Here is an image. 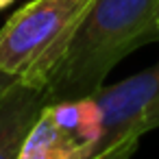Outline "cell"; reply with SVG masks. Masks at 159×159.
<instances>
[{
    "label": "cell",
    "instance_id": "9c48e42d",
    "mask_svg": "<svg viewBox=\"0 0 159 159\" xmlns=\"http://www.w3.org/2000/svg\"><path fill=\"white\" fill-rule=\"evenodd\" d=\"M11 2H13V0H0V9H5V7L11 5Z\"/></svg>",
    "mask_w": 159,
    "mask_h": 159
},
{
    "label": "cell",
    "instance_id": "277c9868",
    "mask_svg": "<svg viewBox=\"0 0 159 159\" xmlns=\"http://www.w3.org/2000/svg\"><path fill=\"white\" fill-rule=\"evenodd\" d=\"M48 102L46 85L16 79L0 92V159H18L22 144Z\"/></svg>",
    "mask_w": 159,
    "mask_h": 159
},
{
    "label": "cell",
    "instance_id": "8992f818",
    "mask_svg": "<svg viewBox=\"0 0 159 159\" xmlns=\"http://www.w3.org/2000/svg\"><path fill=\"white\" fill-rule=\"evenodd\" d=\"M50 120L85 144L92 155H96L98 139L102 133V116L94 98H76V100H59L44 107Z\"/></svg>",
    "mask_w": 159,
    "mask_h": 159
},
{
    "label": "cell",
    "instance_id": "ba28073f",
    "mask_svg": "<svg viewBox=\"0 0 159 159\" xmlns=\"http://www.w3.org/2000/svg\"><path fill=\"white\" fill-rule=\"evenodd\" d=\"M13 81H16V76H11V74H5V72H0V92H2L5 87H9Z\"/></svg>",
    "mask_w": 159,
    "mask_h": 159
},
{
    "label": "cell",
    "instance_id": "6da1fadb",
    "mask_svg": "<svg viewBox=\"0 0 159 159\" xmlns=\"http://www.w3.org/2000/svg\"><path fill=\"white\" fill-rule=\"evenodd\" d=\"M159 0H94L46 81L48 102L96 96L107 74L139 46L159 39Z\"/></svg>",
    "mask_w": 159,
    "mask_h": 159
},
{
    "label": "cell",
    "instance_id": "52a82bcc",
    "mask_svg": "<svg viewBox=\"0 0 159 159\" xmlns=\"http://www.w3.org/2000/svg\"><path fill=\"white\" fill-rule=\"evenodd\" d=\"M137 144H139V137H137V135H129V137L116 142L113 146H109V148L96 152V155L89 157V159H131V155L137 150Z\"/></svg>",
    "mask_w": 159,
    "mask_h": 159
},
{
    "label": "cell",
    "instance_id": "30bf717a",
    "mask_svg": "<svg viewBox=\"0 0 159 159\" xmlns=\"http://www.w3.org/2000/svg\"><path fill=\"white\" fill-rule=\"evenodd\" d=\"M157 24H159V22H157Z\"/></svg>",
    "mask_w": 159,
    "mask_h": 159
},
{
    "label": "cell",
    "instance_id": "7a4b0ae2",
    "mask_svg": "<svg viewBox=\"0 0 159 159\" xmlns=\"http://www.w3.org/2000/svg\"><path fill=\"white\" fill-rule=\"evenodd\" d=\"M94 0H33L0 31V72L46 85Z\"/></svg>",
    "mask_w": 159,
    "mask_h": 159
},
{
    "label": "cell",
    "instance_id": "5b68a950",
    "mask_svg": "<svg viewBox=\"0 0 159 159\" xmlns=\"http://www.w3.org/2000/svg\"><path fill=\"white\" fill-rule=\"evenodd\" d=\"M92 150L76 137L59 129L46 111L31 126L18 159H89Z\"/></svg>",
    "mask_w": 159,
    "mask_h": 159
},
{
    "label": "cell",
    "instance_id": "3957f363",
    "mask_svg": "<svg viewBox=\"0 0 159 159\" xmlns=\"http://www.w3.org/2000/svg\"><path fill=\"white\" fill-rule=\"evenodd\" d=\"M102 116V133L96 152L116 142L159 126V61L139 74L109 85L92 96Z\"/></svg>",
    "mask_w": 159,
    "mask_h": 159
}]
</instances>
